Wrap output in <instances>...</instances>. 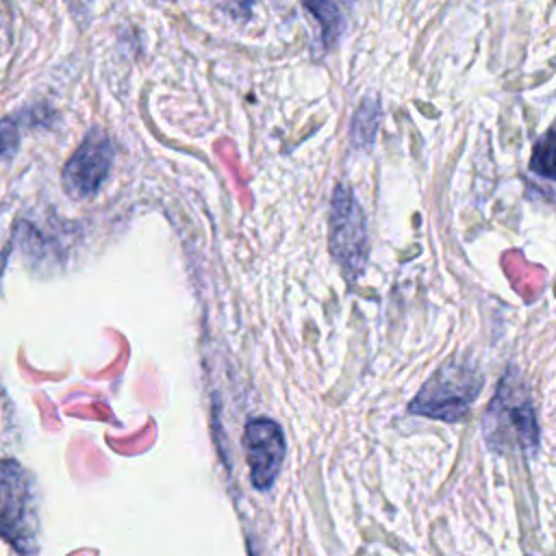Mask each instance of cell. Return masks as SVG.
Wrapping results in <instances>:
<instances>
[{"instance_id": "cell-1", "label": "cell", "mask_w": 556, "mask_h": 556, "mask_svg": "<svg viewBox=\"0 0 556 556\" xmlns=\"http://www.w3.org/2000/svg\"><path fill=\"white\" fill-rule=\"evenodd\" d=\"M0 536L22 556H33L39 549L35 484L13 458H0Z\"/></svg>"}, {"instance_id": "cell-2", "label": "cell", "mask_w": 556, "mask_h": 556, "mask_svg": "<svg viewBox=\"0 0 556 556\" xmlns=\"http://www.w3.org/2000/svg\"><path fill=\"white\" fill-rule=\"evenodd\" d=\"M484 437L491 447L534 450L539 426L526 387L517 376L502 378L497 393L484 415Z\"/></svg>"}, {"instance_id": "cell-3", "label": "cell", "mask_w": 556, "mask_h": 556, "mask_svg": "<svg viewBox=\"0 0 556 556\" xmlns=\"http://www.w3.org/2000/svg\"><path fill=\"white\" fill-rule=\"evenodd\" d=\"M480 387L482 378L471 365L450 361L421 387L410 402V413L441 421H460L478 397Z\"/></svg>"}, {"instance_id": "cell-4", "label": "cell", "mask_w": 556, "mask_h": 556, "mask_svg": "<svg viewBox=\"0 0 556 556\" xmlns=\"http://www.w3.org/2000/svg\"><path fill=\"white\" fill-rule=\"evenodd\" d=\"M328 224L330 252L341 265L343 274L350 280H356L367 263V226L361 204L356 202L354 193L343 185L334 189Z\"/></svg>"}, {"instance_id": "cell-5", "label": "cell", "mask_w": 556, "mask_h": 556, "mask_svg": "<svg viewBox=\"0 0 556 556\" xmlns=\"http://www.w3.org/2000/svg\"><path fill=\"white\" fill-rule=\"evenodd\" d=\"M113 154L115 150L109 135L93 126L63 165L61 180L65 193L74 200H85L98 193L113 165Z\"/></svg>"}, {"instance_id": "cell-6", "label": "cell", "mask_w": 556, "mask_h": 556, "mask_svg": "<svg viewBox=\"0 0 556 556\" xmlns=\"http://www.w3.org/2000/svg\"><path fill=\"white\" fill-rule=\"evenodd\" d=\"M243 445L252 484L261 491L269 489L282 467L287 452L282 428L269 417H254L245 424Z\"/></svg>"}, {"instance_id": "cell-7", "label": "cell", "mask_w": 556, "mask_h": 556, "mask_svg": "<svg viewBox=\"0 0 556 556\" xmlns=\"http://www.w3.org/2000/svg\"><path fill=\"white\" fill-rule=\"evenodd\" d=\"M302 2L311 11V15L317 20L324 43L326 46L334 43L345 28V20L339 9V2L337 0H302Z\"/></svg>"}, {"instance_id": "cell-8", "label": "cell", "mask_w": 556, "mask_h": 556, "mask_svg": "<svg viewBox=\"0 0 556 556\" xmlns=\"http://www.w3.org/2000/svg\"><path fill=\"white\" fill-rule=\"evenodd\" d=\"M380 122V104L376 98H365L358 106V111L352 117L350 126V139L354 148H367L371 146L376 130Z\"/></svg>"}, {"instance_id": "cell-9", "label": "cell", "mask_w": 556, "mask_h": 556, "mask_svg": "<svg viewBox=\"0 0 556 556\" xmlns=\"http://www.w3.org/2000/svg\"><path fill=\"white\" fill-rule=\"evenodd\" d=\"M26 113L7 115L0 119V163L11 159L22 141V128L26 126Z\"/></svg>"}, {"instance_id": "cell-10", "label": "cell", "mask_w": 556, "mask_h": 556, "mask_svg": "<svg viewBox=\"0 0 556 556\" xmlns=\"http://www.w3.org/2000/svg\"><path fill=\"white\" fill-rule=\"evenodd\" d=\"M530 169L539 172L545 178H554V135L552 130L545 132V137L534 146Z\"/></svg>"}]
</instances>
